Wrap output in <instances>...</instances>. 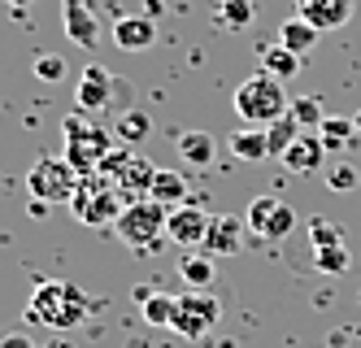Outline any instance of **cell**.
I'll list each match as a JSON object with an SVG mask.
<instances>
[{
	"mask_svg": "<svg viewBox=\"0 0 361 348\" xmlns=\"http://www.w3.org/2000/svg\"><path fill=\"white\" fill-rule=\"evenodd\" d=\"M35 323H48L57 331H70L79 327L83 318L92 313V296L79 287V283H66V279H44L35 292H31V309H27Z\"/></svg>",
	"mask_w": 361,
	"mask_h": 348,
	"instance_id": "1",
	"label": "cell"
},
{
	"mask_svg": "<svg viewBox=\"0 0 361 348\" xmlns=\"http://www.w3.org/2000/svg\"><path fill=\"white\" fill-rule=\"evenodd\" d=\"M288 109H292V100H288V92H283V78H274L266 70L244 78V83L235 88V114L248 126H270L274 118H283Z\"/></svg>",
	"mask_w": 361,
	"mask_h": 348,
	"instance_id": "2",
	"label": "cell"
},
{
	"mask_svg": "<svg viewBox=\"0 0 361 348\" xmlns=\"http://www.w3.org/2000/svg\"><path fill=\"white\" fill-rule=\"evenodd\" d=\"M61 131H66V162L79 170V174H96L100 162H105V157L118 148L114 131L92 126L83 114H70V118L61 122Z\"/></svg>",
	"mask_w": 361,
	"mask_h": 348,
	"instance_id": "3",
	"label": "cell"
},
{
	"mask_svg": "<svg viewBox=\"0 0 361 348\" xmlns=\"http://www.w3.org/2000/svg\"><path fill=\"white\" fill-rule=\"evenodd\" d=\"M166 218H170V209L161 200H131L122 209V218L114 222L118 235H122V244H131V248H161V239H166Z\"/></svg>",
	"mask_w": 361,
	"mask_h": 348,
	"instance_id": "4",
	"label": "cell"
},
{
	"mask_svg": "<svg viewBox=\"0 0 361 348\" xmlns=\"http://www.w3.org/2000/svg\"><path fill=\"white\" fill-rule=\"evenodd\" d=\"M83 174L74 170L66 157H39L27 174V187H31V200H44V205H70L74 192H79Z\"/></svg>",
	"mask_w": 361,
	"mask_h": 348,
	"instance_id": "5",
	"label": "cell"
},
{
	"mask_svg": "<svg viewBox=\"0 0 361 348\" xmlns=\"http://www.w3.org/2000/svg\"><path fill=\"white\" fill-rule=\"evenodd\" d=\"M70 209H74V218H79V222H87V227H105V222H118V218H122L126 200H122V192H118L109 179L83 174V183H79V192H74Z\"/></svg>",
	"mask_w": 361,
	"mask_h": 348,
	"instance_id": "6",
	"label": "cell"
},
{
	"mask_svg": "<svg viewBox=\"0 0 361 348\" xmlns=\"http://www.w3.org/2000/svg\"><path fill=\"white\" fill-rule=\"evenodd\" d=\"M218 323H222L218 296H209V292H183V296H178V309H174L170 331H178L183 340H204Z\"/></svg>",
	"mask_w": 361,
	"mask_h": 348,
	"instance_id": "7",
	"label": "cell"
},
{
	"mask_svg": "<svg viewBox=\"0 0 361 348\" xmlns=\"http://www.w3.org/2000/svg\"><path fill=\"white\" fill-rule=\"evenodd\" d=\"M131 96V88L122 83V78H114V70L105 66H83L79 70V83H74V104H79V114H100V109H109L114 96Z\"/></svg>",
	"mask_w": 361,
	"mask_h": 348,
	"instance_id": "8",
	"label": "cell"
},
{
	"mask_svg": "<svg viewBox=\"0 0 361 348\" xmlns=\"http://www.w3.org/2000/svg\"><path fill=\"white\" fill-rule=\"evenodd\" d=\"M244 222H248L252 239H266V244H274V239H283V235L296 227V213H292L288 200H279V196H252Z\"/></svg>",
	"mask_w": 361,
	"mask_h": 348,
	"instance_id": "9",
	"label": "cell"
},
{
	"mask_svg": "<svg viewBox=\"0 0 361 348\" xmlns=\"http://www.w3.org/2000/svg\"><path fill=\"white\" fill-rule=\"evenodd\" d=\"M204 231H209V213L200 205H174L166 218V239L170 244H188V248H204Z\"/></svg>",
	"mask_w": 361,
	"mask_h": 348,
	"instance_id": "10",
	"label": "cell"
},
{
	"mask_svg": "<svg viewBox=\"0 0 361 348\" xmlns=\"http://www.w3.org/2000/svg\"><path fill=\"white\" fill-rule=\"evenodd\" d=\"M248 244V222L231 218V213H218L209 218V231H204V253L209 257H235Z\"/></svg>",
	"mask_w": 361,
	"mask_h": 348,
	"instance_id": "11",
	"label": "cell"
},
{
	"mask_svg": "<svg viewBox=\"0 0 361 348\" xmlns=\"http://www.w3.org/2000/svg\"><path fill=\"white\" fill-rule=\"evenodd\" d=\"M61 22H66V35L79 44V48H96L100 44V18L92 9V0H61Z\"/></svg>",
	"mask_w": 361,
	"mask_h": 348,
	"instance_id": "12",
	"label": "cell"
},
{
	"mask_svg": "<svg viewBox=\"0 0 361 348\" xmlns=\"http://www.w3.org/2000/svg\"><path fill=\"white\" fill-rule=\"evenodd\" d=\"M114 44L122 52H144L157 44V22H152L148 13H126L114 22Z\"/></svg>",
	"mask_w": 361,
	"mask_h": 348,
	"instance_id": "13",
	"label": "cell"
},
{
	"mask_svg": "<svg viewBox=\"0 0 361 348\" xmlns=\"http://www.w3.org/2000/svg\"><path fill=\"white\" fill-rule=\"evenodd\" d=\"M357 0H296V13L305 22H314L318 31H340V26L353 18Z\"/></svg>",
	"mask_w": 361,
	"mask_h": 348,
	"instance_id": "14",
	"label": "cell"
},
{
	"mask_svg": "<svg viewBox=\"0 0 361 348\" xmlns=\"http://www.w3.org/2000/svg\"><path fill=\"white\" fill-rule=\"evenodd\" d=\"M283 166H288L292 174H322V166H326V148H322V140H318V131H305V136L283 152Z\"/></svg>",
	"mask_w": 361,
	"mask_h": 348,
	"instance_id": "15",
	"label": "cell"
},
{
	"mask_svg": "<svg viewBox=\"0 0 361 348\" xmlns=\"http://www.w3.org/2000/svg\"><path fill=\"white\" fill-rule=\"evenodd\" d=\"M174 148H178V157H183V166L204 170L214 162V152H218V140L209 136V131H183V136L174 140Z\"/></svg>",
	"mask_w": 361,
	"mask_h": 348,
	"instance_id": "16",
	"label": "cell"
},
{
	"mask_svg": "<svg viewBox=\"0 0 361 348\" xmlns=\"http://www.w3.org/2000/svg\"><path fill=\"white\" fill-rule=\"evenodd\" d=\"M318 40H322V31H318L314 22H305L300 13H296V18H288V22L279 26V44L288 48V52H296V57H305V52L314 48Z\"/></svg>",
	"mask_w": 361,
	"mask_h": 348,
	"instance_id": "17",
	"label": "cell"
},
{
	"mask_svg": "<svg viewBox=\"0 0 361 348\" xmlns=\"http://www.w3.org/2000/svg\"><path fill=\"white\" fill-rule=\"evenodd\" d=\"M357 136H361V131H357V118H335V114H326L322 126H318V140H322L326 152H344V148H353Z\"/></svg>",
	"mask_w": 361,
	"mask_h": 348,
	"instance_id": "18",
	"label": "cell"
},
{
	"mask_svg": "<svg viewBox=\"0 0 361 348\" xmlns=\"http://www.w3.org/2000/svg\"><path fill=\"white\" fill-rule=\"evenodd\" d=\"M140 301V313L148 327H170L174 323V309H178V296H166V292H135Z\"/></svg>",
	"mask_w": 361,
	"mask_h": 348,
	"instance_id": "19",
	"label": "cell"
},
{
	"mask_svg": "<svg viewBox=\"0 0 361 348\" xmlns=\"http://www.w3.org/2000/svg\"><path fill=\"white\" fill-rule=\"evenodd\" d=\"M178 279H183L192 292H204L214 283V257L209 253H183L178 257Z\"/></svg>",
	"mask_w": 361,
	"mask_h": 348,
	"instance_id": "20",
	"label": "cell"
},
{
	"mask_svg": "<svg viewBox=\"0 0 361 348\" xmlns=\"http://www.w3.org/2000/svg\"><path fill=\"white\" fill-rule=\"evenodd\" d=\"M231 152L240 157V162H262L270 157V144H266V126H244L231 136Z\"/></svg>",
	"mask_w": 361,
	"mask_h": 348,
	"instance_id": "21",
	"label": "cell"
},
{
	"mask_svg": "<svg viewBox=\"0 0 361 348\" xmlns=\"http://www.w3.org/2000/svg\"><path fill=\"white\" fill-rule=\"evenodd\" d=\"M148 131H152L148 114L131 104V109H122V118L114 122V140H118V144H126V148H135L140 140H148Z\"/></svg>",
	"mask_w": 361,
	"mask_h": 348,
	"instance_id": "22",
	"label": "cell"
},
{
	"mask_svg": "<svg viewBox=\"0 0 361 348\" xmlns=\"http://www.w3.org/2000/svg\"><path fill=\"white\" fill-rule=\"evenodd\" d=\"M152 200H161L166 209L188 205V179L178 170H157V179H152Z\"/></svg>",
	"mask_w": 361,
	"mask_h": 348,
	"instance_id": "23",
	"label": "cell"
},
{
	"mask_svg": "<svg viewBox=\"0 0 361 348\" xmlns=\"http://www.w3.org/2000/svg\"><path fill=\"white\" fill-rule=\"evenodd\" d=\"M305 136V126L292 118V114H283V118H274L270 126H266V144H270V157H283L296 140Z\"/></svg>",
	"mask_w": 361,
	"mask_h": 348,
	"instance_id": "24",
	"label": "cell"
},
{
	"mask_svg": "<svg viewBox=\"0 0 361 348\" xmlns=\"http://www.w3.org/2000/svg\"><path fill=\"white\" fill-rule=\"evenodd\" d=\"M300 61H305V57L288 52L283 44L262 48V66H266V74H274V78H296V74H300Z\"/></svg>",
	"mask_w": 361,
	"mask_h": 348,
	"instance_id": "25",
	"label": "cell"
},
{
	"mask_svg": "<svg viewBox=\"0 0 361 348\" xmlns=\"http://www.w3.org/2000/svg\"><path fill=\"white\" fill-rule=\"evenodd\" d=\"M257 18L252 0H218V22L226 26V31H248Z\"/></svg>",
	"mask_w": 361,
	"mask_h": 348,
	"instance_id": "26",
	"label": "cell"
},
{
	"mask_svg": "<svg viewBox=\"0 0 361 348\" xmlns=\"http://www.w3.org/2000/svg\"><path fill=\"white\" fill-rule=\"evenodd\" d=\"M309 244H314V253L344 248V227L340 222H326V218H309Z\"/></svg>",
	"mask_w": 361,
	"mask_h": 348,
	"instance_id": "27",
	"label": "cell"
},
{
	"mask_svg": "<svg viewBox=\"0 0 361 348\" xmlns=\"http://www.w3.org/2000/svg\"><path fill=\"white\" fill-rule=\"evenodd\" d=\"M288 114H292V118H296L305 131H318V126H322V118H326V114H322V100H318V96H296Z\"/></svg>",
	"mask_w": 361,
	"mask_h": 348,
	"instance_id": "28",
	"label": "cell"
},
{
	"mask_svg": "<svg viewBox=\"0 0 361 348\" xmlns=\"http://www.w3.org/2000/svg\"><path fill=\"white\" fill-rule=\"evenodd\" d=\"M314 265L322 275H344L353 265V257H348V248H322V253H314Z\"/></svg>",
	"mask_w": 361,
	"mask_h": 348,
	"instance_id": "29",
	"label": "cell"
},
{
	"mask_svg": "<svg viewBox=\"0 0 361 348\" xmlns=\"http://www.w3.org/2000/svg\"><path fill=\"white\" fill-rule=\"evenodd\" d=\"M357 183H361V174H357L353 162H340V166L326 170V187H331V192H353Z\"/></svg>",
	"mask_w": 361,
	"mask_h": 348,
	"instance_id": "30",
	"label": "cell"
},
{
	"mask_svg": "<svg viewBox=\"0 0 361 348\" xmlns=\"http://www.w3.org/2000/svg\"><path fill=\"white\" fill-rule=\"evenodd\" d=\"M35 78H44V83H61V78H66V61L53 57V52H44V57H35Z\"/></svg>",
	"mask_w": 361,
	"mask_h": 348,
	"instance_id": "31",
	"label": "cell"
},
{
	"mask_svg": "<svg viewBox=\"0 0 361 348\" xmlns=\"http://www.w3.org/2000/svg\"><path fill=\"white\" fill-rule=\"evenodd\" d=\"M0 348H35L22 331H9V335H0Z\"/></svg>",
	"mask_w": 361,
	"mask_h": 348,
	"instance_id": "32",
	"label": "cell"
},
{
	"mask_svg": "<svg viewBox=\"0 0 361 348\" xmlns=\"http://www.w3.org/2000/svg\"><path fill=\"white\" fill-rule=\"evenodd\" d=\"M27 213H31V218H44V213H48V205H44V200H31V209H27Z\"/></svg>",
	"mask_w": 361,
	"mask_h": 348,
	"instance_id": "33",
	"label": "cell"
},
{
	"mask_svg": "<svg viewBox=\"0 0 361 348\" xmlns=\"http://www.w3.org/2000/svg\"><path fill=\"white\" fill-rule=\"evenodd\" d=\"M144 13H148V18H157V13H161V0H144Z\"/></svg>",
	"mask_w": 361,
	"mask_h": 348,
	"instance_id": "34",
	"label": "cell"
},
{
	"mask_svg": "<svg viewBox=\"0 0 361 348\" xmlns=\"http://www.w3.org/2000/svg\"><path fill=\"white\" fill-rule=\"evenodd\" d=\"M9 5H31V0H9Z\"/></svg>",
	"mask_w": 361,
	"mask_h": 348,
	"instance_id": "35",
	"label": "cell"
},
{
	"mask_svg": "<svg viewBox=\"0 0 361 348\" xmlns=\"http://www.w3.org/2000/svg\"><path fill=\"white\" fill-rule=\"evenodd\" d=\"M357 131H361V114H357Z\"/></svg>",
	"mask_w": 361,
	"mask_h": 348,
	"instance_id": "36",
	"label": "cell"
}]
</instances>
